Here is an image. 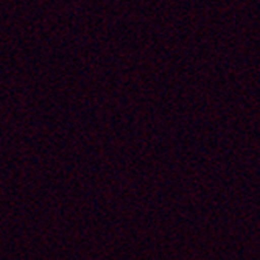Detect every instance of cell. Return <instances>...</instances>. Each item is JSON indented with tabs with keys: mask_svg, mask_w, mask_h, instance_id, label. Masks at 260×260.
Returning <instances> with one entry per match:
<instances>
[]
</instances>
